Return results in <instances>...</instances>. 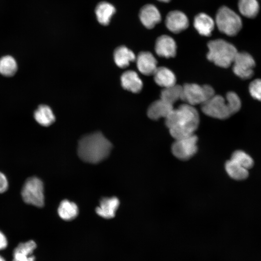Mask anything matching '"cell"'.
Returning <instances> with one entry per match:
<instances>
[{
	"label": "cell",
	"instance_id": "6da1fadb",
	"mask_svg": "<svg viewBox=\"0 0 261 261\" xmlns=\"http://www.w3.org/2000/svg\"><path fill=\"white\" fill-rule=\"evenodd\" d=\"M199 120L198 112L193 106L185 103L173 109L165 118V124L171 136L178 140L194 134Z\"/></svg>",
	"mask_w": 261,
	"mask_h": 261
},
{
	"label": "cell",
	"instance_id": "7a4b0ae2",
	"mask_svg": "<svg viewBox=\"0 0 261 261\" xmlns=\"http://www.w3.org/2000/svg\"><path fill=\"white\" fill-rule=\"evenodd\" d=\"M112 147L111 143L101 132H96L81 138L77 152L83 161L97 163L108 157Z\"/></svg>",
	"mask_w": 261,
	"mask_h": 261
},
{
	"label": "cell",
	"instance_id": "3957f363",
	"mask_svg": "<svg viewBox=\"0 0 261 261\" xmlns=\"http://www.w3.org/2000/svg\"><path fill=\"white\" fill-rule=\"evenodd\" d=\"M207 58L215 65L228 68L232 65L238 52L232 44L222 40H212L208 43Z\"/></svg>",
	"mask_w": 261,
	"mask_h": 261
},
{
	"label": "cell",
	"instance_id": "277c9868",
	"mask_svg": "<svg viewBox=\"0 0 261 261\" xmlns=\"http://www.w3.org/2000/svg\"><path fill=\"white\" fill-rule=\"evenodd\" d=\"M216 23L220 32L231 36L236 35L242 26L240 17L226 6L220 7L218 11Z\"/></svg>",
	"mask_w": 261,
	"mask_h": 261
},
{
	"label": "cell",
	"instance_id": "5b68a950",
	"mask_svg": "<svg viewBox=\"0 0 261 261\" xmlns=\"http://www.w3.org/2000/svg\"><path fill=\"white\" fill-rule=\"evenodd\" d=\"M214 95V89L209 85L186 84L182 86L181 100L192 106L202 105Z\"/></svg>",
	"mask_w": 261,
	"mask_h": 261
},
{
	"label": "cell",
	"instance_id": "8992f818",
	"mask_svg": "<svg viewBox=\"0 0 261 261\" xmlns=\"http://www.w3.org/2000/svg\"><path fill=\"white\" fill-rule=\"evenodd\" d=\"M21 195L27 203L43 207L44 202L43 182L36 177L29 178L23 185Z\"/></svg>",
	"mask_w": 261,
	"mask_h": 261
},
{
	"label": "cell",
	"instance_id": "52a82bcc",
	"mask_svg": "<svg viewBox=\"0 0 261 261\" xmlns=\"http://www.w3.org/2000/svg\"><path fill=\"white\" fill-rule=\"evenodd\" d=\"M201 108L203 113L215 118L225 119L232 115L226 99L220 95H214Z\"/></svg>",
	"mask_w": 261,
	"mask_h": 261
},
{
	"label": "cell",
	"instance_id": "ba28073f",
	"mask_svg": "<svg viewBox=\"0 0 261 261\" xmlns=\"http://www.w3.org/2000/svg\"><path fill=\"white\" fill-rule=\"evenodd\" d=\"M197 137L194 134L175 140L171 147L173 155L181 160L190 159L197 151Z\"/></svg>",
	"mask_w": 261,
	"mask_h": 261
},
{
	"label": "cell",
	"instance_id": "9c48e42d",
	"mask_svg": "<svg viewBox=\"0 0 261 261\" xmlns=\"http://www.w3.org/2000/svg\"><path fill=\"white\" fill-rule=\"evenodd\" d=\"M232 64L233 72L239 77L248 79L253 75L255 61L249 53L238 52Z\"/></svg>",
	"mask_w": 261,
	"mask_h": 261
},
{
	"label": "cell",
	"instance_id": "30bf717a",
	"mask_svg": "<svg viewBox=\"0 0 261 261\" xmlns=\"http://www.w3.org/2000/svg\"><path fill=\"white\" fill-rule=\"evenodd\" d=\"M188 23L186 15L179 11H171L166 17V26L173 33H177L185 30L188 27Z\"/></svg>",
	"mask_w": 261,
	"mask_h": 261
},
{
	"label": "cell",
	"instance_id": "8fae6325",
	"mask_svg": "<svg viewBox=\"0 0 261 261\" xmlns=\"http://www.w3.org/2000/svg\"><path fill=\"white\" fill-rule=\"evenodd\" d=\"M155 48L157 54L160 57L169 58L176 55V43L172 37L167 35L158 38Z\"/></svg>",
	"mask_w": 261,
	"mask_h": 261
},
{
	"label": "cell",
	"instance_id": "7c38bea8",
	"mask_svg": "<svg viewBox=\"0 0 261 261\" xmlns=\"http://www.w3.org/2000/svg\"><path fill=\"white\" fill-rule=\"evenodd\" d=\"M138 70L143 74H153L157 69V61L154 56L149 52H141L136 58Z\"/></svg>",
	"mask_w": 261,
	"mask_h": 261
},
{
	"label": "cell",
	"instance_id": "4fadbf2b",
	"mask_svg": "<svg viewBox=\"0 0 261 261\" xmlns=\"http://www.w3.org/2000/svg\"><path fill=\"white\" fill-rule=\"evenodd\" d=\"M139 17L142 23L147 29H152L161 20L158 9L152 4H146L140 10Z\"/></svg>",
	"mask_w": 261,
	"mask_h": 261
},
{
	"label": "cell",
	"instance_id": "5bb4252c",
	"mask_svg": "<svg viewBox=\"0 0 261 261\" xmlns=\"http://www.w3.org/2000/svg\"><path fill=\"white\" fill-rule=\"evenodd\" d=\"M119 205V201L116 197L103 198L100 201L99 206L96 208V212L104 218H112L115 217Z\"/></svg>",
	"mask_w": 261,
	"mask_h": 261
},
{
	"label": "cell",
	"instance_id": "9a60e30c",
	"mask_svg": "<svg viewBox=\"0 0 261 261\" xmlns=\"http://www.w3.org/2000/svg\"><path fill=\"white\" fill-rule=\"evenodd\" d=\"M174 109L173 105L160 99L152 102L147 110L148 116L153 120L166 118Z\"/></svg>",
	"mask_w": 261,
	"mask_h": 261
},
{
	"label": "cell",
	"instance_id": "2e32d148",
	"mask_svg": "<svg viewBox=\"0 0 261 261\" xmlns=\"http://www.w3.org/2000/svg\"><path fill=\"white\" fill-rule=\"evenodd\" d=\"M36 247L32 240L19 244L14 251L13 261H35L33 252Z\"/></svg>",
	"mask_w": 261,
	"mask_h": 261
},
{
	"label": "cell",
	"instance_id": "e0dca14e",
	"mask_svg": "<svg viewBox=\"0 0 261 261\" xmlns=\"http://www.w3.org/2000/svg\"><path fill=\"white\" fill-rule=\"evenodd\" d=\"M123 88L133 93H138L143 87V82L137 73L131 70L126 71L121 76Z\"/></svg>",
	"mask_w": 261,
	"mask_h": 261
},
{
	"label": "cell",
	"instance_id": "ac0fdd59",
	"mask_svg": "<svg viewBox=\"0 0 261 261\" xmlns=\"http://www.w3.org/2000/svg\"><path fill=\"white\" fill-rule=\"evenodd\" d=\"M193 24L199 34L205 36L211 34L215 26L213 19L205 13L197 14L194 18Z\"/></svg>",
	"mask_w": 261,
	"mask_h": 261
},
{
	"label": "cell",
	"instance_id": "d6986e66",
	"mask_svg": "<svg viewBox=\"0 0 261 261\" xmlns=\"http://www.w3.org/2000/svg\"><path fill=\"white\" fill-rule=\"evenodd\" d=\"M153 75L156 84L163 88L176 84L174 74L166 67H158Z\"/></svg>",
	"mask_w": 261,
	"mask_h": 261
},
{
	"label": "cell",
	"instance_id": "ffe728a7",
	"mask_svg": "<svg viewBox=\"0 0 261 261\" xmlns=\"http://www.w3.org/2000/svg\"><path fill=\"white\" fill-rule=\"evenodd\" d=\"M114 61L117 66L124 68L136 59L134 53L125 46L117 47L114 53Z\"/></svg>",
	"mask_w": 261,
	"mask_h": 261
},
{
	"label": "cell",
	"instance_id": "44dd1931",
	"mask_svg": "<svg viewBox=\"0 0 261 261\" xmlns=\"http://www.w3.org/2000/svg\"><path fill=\"white\" fill-rule=\"evenodd\" d=\"M116 12L115 7L111 4L103 1L96 6L95 13L98 22L104 26L109 24L110 19Z\"/></svg>",
	"mask_w": 261,
	"mask_h": 261
},
{
	"label": "cell",
	"instance_id": "7402d4cb",
	"mask_svg": "<svg viewBox=\"0 0 261 261\" xmlns=\"http://www.w3.org/2000/svg\"><path fill=\"white\" fill-rule=\"evenodd\" d=\"M34 118L40 125L47 127L53 124L55 117L51 109L46 105H40L34 114Z\"/></svg>",
	"mask_w": 261,
	"mask_h": 261
},
{
	"label": "cell",
	"instance_id": "603a6c76",
	"mask_svg": "<svg viewBox=\"0 0 261 261\" xmlns=\"http://www.w3.org/2000/svg\"><path fill=\"white\" fill-rule=\"evenodd\" d=\"M58 212L59 216L62 219L69 221L77 217L78 214V208L75 203L64 200L59 204Z\"/></svg>",
	"mask_w": 261,
	"mask_h": 261
},
{
	"label": "cell",
	"instance_id": "cb8c5ba5",
	"mask_svg": "<svg viewBox=\"0 0 261 261\" xmlns=\"http://www.w3.org/2000/svg\"><path fill=\"white\" fill-rule=\"evenodd\" d=\"M182 86L174 85L163 88L160 93V99L173 105L179 100H181Z\"/></svg>",
	"mask_w": 261,
	"mask_h": 261
},
{
	"label": "cell",
	"instance_id": "d4e9b609",
	"mask_svg": "<svg viewBox=\"0 0 261 261\" xmlns=\"http://www.w3.org/2000/svg\"><path fill=\"white\" fill-rule=\"evenodd\" d=\"M238 9L243 15L253 18L259 12V4L257 0H239Z\"/></svg>",
	"mask_w": 261,
	"mask_h": 261
},
{
	"label": "cell",
	"instance_id": "484cf974",
	"mask_svg": "<svg viewBox=\"0 0 261 261\" xmlns=\"http://www.w3.org/2000/svg\"><path fill=\"white\" fill-rule=\"evenodd\" d=\"M225 168L228 175L234 179L243 180L248 176L247 169L231 160L226 162Z\"/></svg>",
	"mask_w": 261,
	"mask_h": 261
},
{
	"label": "cell",
	"instance_id": "4316f807",
	"mask_svg": "<svg viewBox=\"0 0 261 261\" xmlns=\"http://www.w3.org/2000/svg\"><path fill=\"white\" fill-rule=\"evenodd\" d=\"M17 70V65L15 59L12 56L7 55L0 58V73L3 76H13Z\"/></svg>",
	"mask_w": 261,
	"mask_h": 261
},
{
	"label": "cell",
	"instance_id": "83f0119b",
	"mask_svg": "<svg viewBox=\"0 0 261 261\" xmlns=\"http://www.w3.org/2000/svg\"><path fill=\"white\" fill-rule=\"evenodd\" d=\"M231 160L247 170L251 168L254 164L252 158L241 150L234 152L232 155Z\"/></svg>",
	"mask_w": 261,
	"mask_h": 261
},
{
	"label": "cell",
	"instance_id": "f1b7e54d",
	"mask_svg": "<svg viewBox=\"0 0 261 261\" xmlns=\"http://www.w3.org/2000/svg\"><path fill=\"white\" fill-rule=\"evenodd\" d=\"M225 99L232 115L239 111L241 106V102L239 97L236 93L232 91L228 92Z\"/></svg>",
	"mask_w": 261,
	"mask_h": 261
},
{
	"label": "cell",
	"instance_id": "f546056e",
	"mask_svg": "<svg viewBox=\"0 0 261 261\" xmlns=\"http://www.w3.org/2000/svg\"><path fill=\"white\" fill-rule=\"evenodd\" d=\"M249 92L254 99L261 101V79H256L252 81L249 86Z\"/></svg>",
	"mask_w": 261,
	"mask_h": 261
},
{
	"label": "cell",
	"instance_id": "4dcf8cb0",
	"mask_svg": "<svg viewBox=\"0 0 261 261\" xmlns=\"http://www.w3.org/2000/svg\"><path fill=\"white\" fill-rule=\"evenodd\" d=\"M8 183L6 177L0 172V193L5 192L8 188Z\"/></svg>",
	"mask_w": 261,
	"mask_h": 261
},
{
	"label": "cell",
	"instance_id": "1f68e13d",
	"mask_svg": "<svg viewBox=\"0 0 261 261\" xmlns=\"http://www.w3.org/2000/svg\"><path fill=\"white\" fill-rule=\"evenodd\" d=\"M7 245V241L6 237L0 231V250L5 248Z\"/></svg>",
	"mask_w": 261,
	"mask_h": 261
},
{
	"label": "cell",
	"instance_id": "d6a6232c",
	"mask_svg": "<svg viewBox=\"0 0 261 261\" xmlns=\"http://www.w3.org/2000/svg\"><path fill=\"white\" fill-rule=\"evenodd\" d=\"M158 0L162 1V2H167L170 1L171 0Z\"/></svg>",
	"mask_w": 261,
	"mask_h": 261
},
{
	"label": "cell",
	"instance_id": "836d02e7",
	"mask_svg": "<svg viewBox=\"0 0 261 261\" xmlns=\"http://www.w3.org/2000/svg\"><path fill=\"white\" fill-rule=\"evenodd\" d=\"M0 261H5L4 259L0 256Z\"/></svg>",
	"mask_w": 261,
	"mask_h": 261
}]
</instances>
